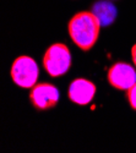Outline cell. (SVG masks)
I'll return each mask as SVG.
<instances>
[{
    "label": "cell",
    "instance_id": "cell-4",
    "mask_svg": "<svg viewBox=\"0 0 136 153\" xmlns=\"http://www.w3.org/2000/svg\"><path fill=\"white\" fill-rule=\"evenodd\" d=\"M30 99L32 105L39 111L52 109L58 104L59 91L58 88L48 82H41L32 87Z\"/></svg>",
    "mask_w": 136,
    "mask_h": 153
},
{
    "label": "cell",
    "instance_id": "cell-9",
    "mask_svg": "<svg viewBox=\"0 0 136 153\" xmlns=\"http://www.w3.org/2000/svg\"><path fill=\"white\" fill-rule=\"evenodd\" d=\"M131 58H132V61H134L135 66H136V44L131 48Z\"/></svg>",
    "mask_w": 136,
    "mask_h": 153
},
{
    "label": "cell",
    "instance_id": "cell-3",
    "mask_svg": "<svg viewBox=\"0 0 136 153\" xmlns=\"http://www.w3.org/2000/svg\"><path fill=\"white\" fill-rule=\"evenodd\" d=\"M39 69L37 62L26 55L15 59L11 66V77L14 82L22 88H32L38 79Z\"/></svg>",
    "mask_w": 136,
    "mask_h": 153
},
{
    "label": "cell",
    "instance_id": "cell-8",
    "mask_svg": "<svg viewBox=\"0 0 136 153\" xmlns=\"http://www.w3.org/2000/svg\"><path fill=\"white\" fill-rule=\"evenodd\" d=\"M126 97H128V100H129L131 108L134 110H136V83L131 88H129V90H128Z\"/></svg>",
    "mask_w": 136,
    "mask_h": 153
},
{
    "label": "cell",
    "instance_id": "cell-1",
    "mask_svg": "<svg viewBox=\"0 0 136 153\" xmlns=\"http://www.w3.org/2000/svg\"><path fill=\"white\" fill-rule=\"evenodd\" d=\"M101 22L92 11H81L69 21V34L72 42L83 52H88L97 43Z\"/></svg>",
    "mask_w": 136,
    "mask_h": 153
},
{
    "label": "cell",
    "instance_id": "cell-5",
    "mask_svg": "<svg viewBox=\"0 0 136 153\" xmlns=\"http://www.w3.org/2000/svg\"><path fill=\"white\" fill-rule=\"evenodd\" d=\"M108 82L114 88L128 91L136 83V72L134 68L126 62H115L108 70Z\"/></svg>",
    "mask_w": 136,
    "mask_h": 153
},
{
    "label": "cell",
    "instance_id": "cell-2",
    "mask_svg": "<svg viewBox=\"0 0 136 153\" xmlns=\"http://www.w3.org/2000/svg\"><path fill=\"white\" fill-rule=\"evenodd\" d=\"M70 66L71 55L65 44L54 43L45 50L43 56V68L52 77L63 76L69 71Z\"/></svg>",
    "mask_w": 136,
    "mask_h": 153
},
{
    "label": "cell",
    "instance_id": "cell-7",
    "mask_svg": "<svg viewBox=\"0 0 136 153\" xmlns=\"http://www.w3.org/2000/svg\"><path fill=\"white\" fill-rule=\"evenodd\" d=\"M92 12L98 17L102 26H108L110 25L115 16H117V9L115 6L109 1H97L92 7Z\"/></svg>",
    "mask_w": 136,
    "mask_h": 153
},
{
    "label": "cell",
    "instance_id": "cell-6",
    "mask_svg": "<svg viewBox=\"0 0 136 153\" xmlns=\"http://www.w3.org/2000/svg\"><path fill=\"white\" fill-rule=\"evenodd\" d=\"M96 91V85L92 81L86 79H76L69 87V98L79 105H86L93 99Z\"/></svg>",
    "mask_w": 136,
    "mask_h": 153
}]
</instances>
